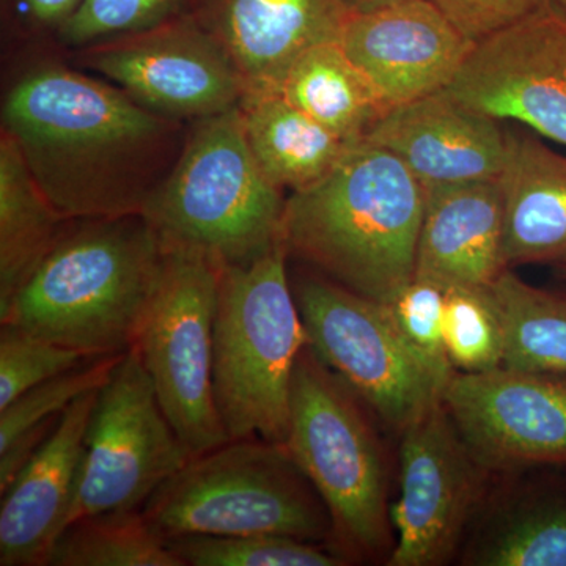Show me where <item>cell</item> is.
Segmentation results:
<instances>
[{"label":"cell","instance_id":"cell-5","mask_svg":"<svg viewBox=\"0 0 566 566\" xmlns=\"http://www.w3.org/2000/svg\"><path fill=\"white\" fill-rule=\"evenodd\" d=\"M282 243L259 259L221 266L212 386L230 441L285 446L294 368L308 344Z\"/></svg>","mask_w":566,"mask_h":566},{"label":"cell","instance_id":"cell-7","mask_svg":"<svg viewBox=\"0 0 566 566\" xmlns=\"http://www.w3.org/2000/svg\"><path fill=\"white\" fill-rule=\"evenodd\" d=\"M164 538L182 535H281L333 538L326 505L289 449L238 439L192 457L145 504Z\"/></svg>","mask_w":566,"mask_h":566},{"label":"cell","instance_id":"cell-17","mask_svg":"<svg viewBox=\"0 0 566 566\" xmlns=\"http://www.w3.org/2000/svg\"><path fill=\"white\" fill-rule=\"evenodd\" d=\"M98 390L63 412L35 455L0 493V565L48 566L80 491L85 439Z\"/></svg>","mask_w":566,"mask_h":566},{"label":"cell","instance_id":"cell-10","mask_svg":"<svg viewBox=\"0 0 566 566\" xmlns=\"http://www.w3.org/2000/svg\"><path fill=\"white\" fill-rule=\"evenodd\" d=\"M191 458L132 346L98 390L66 527L82 517L144 509Z\"/></svg>","mask_w":566,"mask_h":566},{"label":"cell","instance_id":"cell-9","mask_svg":"<svg viewBox=\"0 0 566 566\" xmlns=\"http://www.w3.org/2000/svg\"><path fill=\"white\" fill-rule=\"evenodd\" d=\"M221 266L192 251H164L161 273L133 348L164 415L192 457L229 442L212 386Z\"/></svg>","mask_w":566,"mask_h":566},{"label":"cell","instance_id":"cell-11","mask_svg":"<svg viewBox=\"0 0 566 566\" xmlns=\"http://www.w3.org/2000/svg\"><path fill=\"white\" fill-rule=\"evenodd\" d=\"M442 398L400 434V495L389 566H441L461 554L491 483Z\"/></svg>","mask_w":566,"mask_h":566},{"label":"cell","instance_id":"cell-26","mask_svg":"<svg viewBox=\"0 0 566 566\" xmlns=\"http://www.w3.org/2000/svg\"><path fill=\"white\" fill-rule=\"evenodd\" d=\"M48 566H182L142 510L74 521L55 539Z\"/></svg>","mask_w":566,"mask_h":566},{"label":"cell","instance_id":"cell-33","mask_svg":"<svg viewBox=\"0 0 566 566\" xmlns=\"http://www.w3.org/2000/svg\"><path fill=\"white\" fill-rule=\"evenodd\" d=\"M472 43L553 7L551 0H433Z\"/></svg>","mask_w":566,"mask_h":566},{"label":"cell","instance_id":"cell-15","mask_svg":"<svg viewBox=\"0 0 566 566\" xmlns=\"http://www.w3.org/2000/svg\"><path fill=\"white\" fill-rule=\"evenodd\" d=\"M340 44L387 111L446 91L475 46L433 0L352 14Z\"/></svg>","mask_w":566,"mask_h":566},{"label":"cell","instance_id":"cell-28","mask_svg":"<svg viewBox=\"0 0 566 566\" xmlns=\"http://www.w3.org/2000/svg\"><path fill=\"white\" fill-rule=\"evenodd\" d=\"M126 353V352H125ZM123 354L91 357L18 397L0 411V452L32 436H50L63 412L84 395L102 389Z\"/></svg>","mask_w":566,"mask_h":566},{"label":"cell","instance_id":"cell-25","mask_svg":"<svg viewBox=\"0 0 566 566\" xmlns=\"http://www.w3.org/2000/svg\"><path fill=\"white\" fill-rule=\"evenodd\" d=\"M490 294L504 327V367L566 375V286H535L506 270Z\"/></svg>","mask_w":566,"mask_h":566},{"label":"cell","instance_id":"cell-32","mask_svg":"<svg viewBox=\"0 0 566 566\" xmlns=\"http://www.w3.org/2000/svg\"><path fill=\"white\" fill-rule=\"evenodd\" d=\"M446 303L447 286L415 277L389 308L409 344L441 374L452 376L455 368L447 357L444 344Z\"/></svg>","mask_w":566,"mask_h":566},{"label":"cell","instance_id":"cell-23","mask_svg":"<svg viewBox=\"0 0 566 566\" xmlns=\"http://www.w3.org/2000/svg\"><path fill=\"white\" fill-rule=\"evenodd\" d=\"M277 93L349 144L365 140L387 112L340 41L316 44L300 55Z\"/></svg>","mask_w":566,"mask_h":566},{"label":"cell","instance_id":"cell-24","mask_svg":"<svg viewBox=\"0 0 566 566\" xmlns=\"http://www.w3.org/2000/svg\"><path fill=\"white\" fill-rule=\"evenodd\" d=\"M73 219L63 218L13 137L0 136V305L9 303Z\"/></svg>","mask_w":566,"mask_h":566},{"label":"cell","instance_id":"cell-27","mask_svg":"<svg viewBox=\"0 0 566 566\" xmlns=\"http://www.w3.org/2000/svg\"><path fill=\"white\" fill-rule=\"evenodd\" d=\"M182 566H340L331 547L281 535H182L167 539Z\"/></svg>","mask_w":566,"mask_h":566},{"label":"cell","instance_id":"cell-8","mask_svg":"<svg viewBox=\"0 0 566 566\" xmlns=\"http://www.w3.org/2000/svg\"><path fill=\"white\" fill-rule=\"evenodd\" d=\"M290 279L308 345L390 430L403 433L441 400L452 376L409 344L389 305L307 266Z\"/></svg>","mask_w":566,"mask_h":566},{"label":"cell","instance_id":"cell-2","mask_svg":"<svg viewBox=\"0 0 566 566\" xmlns=\"http://www.w3.org/2000/svg\"><path fill=\"white\" fill-rule=\"evenodd\" d=\"M423 211L422 182L363 140L322 181L289 193L281 243L289 260L389 305L415 279Z\"/></svg>","mask_w":566,"mask_h":566},{"label":"cell","instance_id":"cell-31","mask_svg":"<svg viewBox=\"0 0 566 566\" xmlns=\"http://www.w3.org/2000/svg\"><path fill=\"white\" fill-rule=\"evenodd\" d=\"M91 357L21 327L0 329V411L33 387L65 374Z\"/></svg>","mask_w":566,"mask_h":566},{"label":"cell","instance_id":"cell-20","mask_svg":"<svg viewBox=\"0 0 566 566\" xmlns=\"http://www.w3.org/2000/svg\"><path fill=\"white\" fill-rule=\"evenodd\" d=\"M497 177L504 199L506 266L566 264V156L524 126H505Z\"/></svg>","mask_w":566,"mask_h":566},{"label":"cell","instance_id":"cell-21","mask_svg":"<svg viewBox=\"0 0 566 566\" xmlns=\"http://www.w3.org/2000/svg\"><path fill=\"white\" fill-rule=\"evenodd\" d=\"M515 474L513 490L490 491L464 539L461 564L566 566V472Z\"/></svg>","mask_w":566,"mask_h":566},{"label":"cell","instance_id":"cell-35","mask_svg":"<svg viewBox=\"0 0 566 566\" xmlns=\"http://www.w3.org/2000/svg\"><path fill=\"white\" fill-rule=\"evenodd\" d=\"M401 2H406V0H344L346 9L352 14L370 13V11L385 9V7Z\"/></svg>","mask_w":566,"mask_h":566},{"label":"cell","instance_id":"cell-16","mask_svg":"<svg viewBox=\"0 0 566 566\" xmlns=\"http://www.w3.org/2000/svg\"><path fill=\"white\" fill-rule=\"evenodd\" d=\"M365 142L394 153L423 188L497 180L505 159V126L447 91L382 115Z\"/></svg>","mask_w":566,"mask_h":566},{"label":"cell","instance_id":"cell-3","mask_svg":"<svg viewBox=\"0 0 566 566\" xmlns=\"http://www.w3.org/2000/svg\"><path fill=\"white\" fill-rule=\"evenodd\" d=\"M163 259V245L142 214L73 219L31 277L0 305V324L88 357L128 352Z\"/></svg>","mask_w":566,"mask_h":566},{"label":"cell","instance_id":"cell-29","mask_svg":"<svg viewBox=\"0 0 566 566\" xmlns=\"http://www.w3.org/2000/svg\"><path fill=\"white\" fill-rule=\"evenodd\" d=\"M444 344L460 374H483L504 365V327L490 289H447Z\"/></svg>","mask_w":566,"mask_h":566},{"label":"cell","instance_id":"cell-22","mask_svg":"<svg viewBox=\"0 0 566 566\" xmlns=\"http://www.w3.org/2000/svg\"><path fill=\"white\" fill-rule=\"evenodd\" d=\"M238 107L253 158L283 192L312 188L356 145L324 128L277 92L245 93Z\"/></svg>","mask_w":566,"mask_h":566},{"label":"cell","instance_id":"cell-4","mask_svg":"<svg viewBox=\"0 0 566 566\" xmlns=\"http://www.w3.org/2000/svg\"><path fill=\"white\" fill-rule=\"evenodd\" d=\"M286 197L253 158L237 106L189 125L174 169L142 216L164 251L199 252L230 266L281 243Z\"/></svg>","mask_w":566,"mask_h":566},{"label":"cell","instance_id":"cell-12","mask_svg":"<svg viewBox=\"0 0 566 566\" xmlns=\"http://www.w3.org/2000/svg\"><path fill=\"white\" fill-rule=\"evenodd\" d=\"M73 52L77 69L103 77L145 109L192 123L233 109L245 84L196 17L96 41Z\"/></svg>","mask_w":566,"mask_h":566},{"label":"cell","instance_id":"cell-19","mask_svg":"<svg viewBox=\"0 0 566 566\" xmlns=\"http://www.w3.org/2000/svg\"><path fill=\"white\" fill-rule=\"evenodd\" d=\"M424 189L415 277L490 289L504 271V199L497 180Z\"/></svg>","mask_w":566,"mask_h":566},{"label":"cell","instance_id":"cell-30","mask_svg":"<svg viewBox=\"0 0 566 566\" xmlns=\"http://www.w3.org/2000/svg\"><path fill=\"white\" fill-rule=\"evenodd\" d=\"M207 0H82L63 24L55 43L73 51L163 22L196 17Z\"/></svg>","mask_w":566,"mask_h":566},{"label":"cell","instance_id":"cell-14","mask_svg":"<svg viewBox=\"0 0 566 566\" xmlns=\"http://www.w3.org/2000/svg\"><path fill=\"white\" fill-rule=\"evenodd\" d=\"M566 147V17L549 7L479 41L446 88Z\"/></svg>","mask_w":566,"mask_h":566},{"label":"cell","instance_id":"cell-13","mask_svg":"<svg viewBox=\"0 0 566 566\" xmlns=\"http://www.w3.org/2000/svg\"><path fill=\"white\" fill-rule=\"evenodd\" d=\"M472 455L490 474L566 472V375L502 367L455 371L442 392Z\"/></svg>","mask_w":566,"mask_h":566},{"label":"cell","instance_id":"cell-37","mask_svg":"<svg viewBox=\"0 0 566 566\" xmlns=\"http://www.w3.org/2000/svg\"><path fill=\"white\" fill-rule=\"evenodd\" d=\"M551 2H553V6L556 7L558 11H562L566 17V0H551Z\"/></svg>","mask_w":566,"mask_h":566},{"label":"cell","instance_id":"cell-6","mask_svg":"<svg viewBox=\"0 0 566 566\" xmlns=\"http://www.w3.org/2000/svg\"><path fill=\"white\" fill-rule=\"evenodd\" d=\"M367 405L305 345L294 368L285 447L326 505L331 549L389 558L395 545L385 450Z\"/></svg>","mask_w":566,"mask_h":566},{"label":"cell","instance_id":"cell-36","mask_svg":"<svg viewBox=\"0 0 566 566\" xmlns=\"http://www.w3.org/2000/svg\"><path fill=\"white\" fill-rule=\"evenodd\" d=\"M554 274H556L558 281L566 283V264L565 266L554 268Z\"/></svg>","mask_w":566,"mask_h":566},{"label":"cell","instance_id":"cell-18","mask_svg":"<svg viewBox=\"0 0 566 566\" xmlns=\"http://www.w3.org/2000/svg\"><path fill=\"white\" fill-rule=\"evenodd\" d=\"M344 0H207L196 14L243 77L245 93L279 92L300 55L340 41Z\"/></svg>","mask_w":566,"mask_h":566},{"label":"cell","instance_id":"cell-1","mask_svg":"<svg viewBox=\"0 0 566 566\" xmlns=\"http://www.w3.org/2000/svg\"><path fill=\"white\" fill-rule=\"evenodd\" d=\"M189 125L59 62L25 70L2 103V132L66 219L142 214L174 169Z\"/></svg>","mask_w":566,"mask_h":566},{"label":"cell","instance_id":"cell-34","mask_svg":"<svg viewBox=\"0 0 566 566\" xmlns=\"http://www.w3.org/2000/svg\"><path fill=\"white\" fill-rule=\"evenodd\" d=\"M82 0H2L10 28L28 39L54 40Z\"/></svg>","mask_w":566,"mask_h":566}]
</instances>
